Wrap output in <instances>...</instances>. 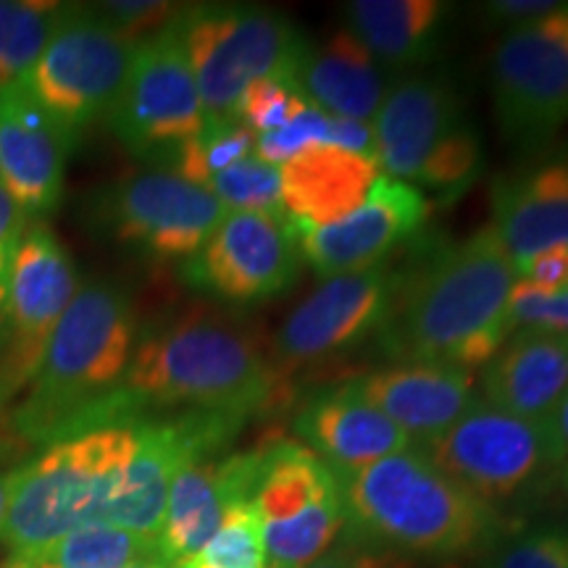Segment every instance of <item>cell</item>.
Instances as JSON below:
<instances>
[{
  "label": "cell",
  "mask_w": 568,
  "mask_h": 568,
  "mask_svg": "<svg viewBox=\"0 0 568 568\" xmlns=\"http://www.w3.org/2000/svg\"><path fill=\"white\" fill-rule=\"evenodd\" d=\"M560 6L558 0H497V3L487 6V13L495 19H506V21H535L539 17H548V13L558 11Z\"/></svg>",
  "instance_id": "43"
},
{
  "label": "cell",
  "mask_w": 568,
  "mask_h": 568,
  "mask_svg": "<svg viewBox=\"0 0 568 568\" xmlns=\"http://www.w3.org/2000/svg\"><path fill=\"white\" fill-rule=\"evenodd\" d=\"M134 424H109L67 437L19 468L0 527V542L9 552L42 548L71 531L109 524L111 503L138 445Z\"/></svg>",
  "instance_id": "5"
},
{
  "label": "cell",
  "mask_w": 568,
  "mask_h": 568,
  "mask_svg": "<svg viewBox=\"0 0 568 568\" xmlns=\"http://www.w3.org/2000/svg\"><path fill=\"white\" fill-rule=\"evenodd\" d=\"M176 30L193 67L205 122H234L243 92L264 77L301 74L311 48L282 13L258 6H195Z\"/></svg>",
  "instance_id": "6"
},
{
  "label": "cell",
  "mask_w": 568,
  "mask_h": 568,
  "mask_svg": "<svg viewBox=\"0 0 568 568\" xmlns=\"http://www.w3.org/2000/svg\"><path fill=\"white\" fill-rule=\"evenodd\" d=\"M138 324L122 287L92 282L63 311L13 426L30 443H61L88 432L90 416L122 387Z\"/></svg>",
  "instance_id": "4"
},
{
  "label": "cell",
  "mask_w": 568,
  "mask_h": 568,
  "mask_svg": "<svg viewBox=\"0 0 568 568\" xmlns=\"http://www.w3.org/2000/svg\"><path fill=\"white\" fill-rule=\"evenodd\" d=\"M264 531L253 503L232 508L222 529L201 552L176 568H266Z\"/></svg>",
  "instance_id": "31"
},
{
  "label": "cell",
  "mask_w": 568,
  "mask_h": 568,
  "mask_svg": "<svg viewBox=\"0 0 568 568\" xmlns=\"http://www.w3.org/2000/svg\"><path fill=\"white\" fill-rule=\"evenodd\" d=\"M98 17L111 24L122 38L130 42L148 40L151 34L161 32L176 19V6L153 3V0H134V3H103L98 6Z\"/></svg>",
  "instance_id": "38"
},
{
  "label": "cell",
  "mask_w": 568,
  "mask_h": 568,
  "mask_svg": "<svg viewBox=\"0 0 568 568\" xmlns=\"http://www.w3.org/2000/svg\"><path fill=\"white\" fill-rule=\"evenodd\" d=\"M77 290L80 276L67 247L42 219H30L13 258L9 301L0 318V400L38 374Z\"/></svg>",
  "instance_id": "12"
},
{
  "label": "cell",
  "mask_w": 568,
  "mask_h": 568,
  "mask_svg": "<svg viewBox=\"0 0 568 568\" xmlns=\"http://www.w3.org/2000/svg\"><path fill=\"white\" fill-rule=\"evenodd\" d=\"M510 332H548L568 335V287L545 293L529 282L516 280L508 301Z\"/></svg>",
  "instance_id": "36"
},
{
  "label": "cell",
  "mask_w": 568,
  "mask_h": 568,
  "mask_svg": "<svg viewBox=\"0 0 568 568\" xmlns=\"http://www.w3.org/2000/svg\"><path fill=\"white\" fill-rule=\"evenodd\" d=\"M335 474L345 527L366 548L450 560L471 556L493 537L495 510L414 447Z\"/></svg>",
  "instance_id": "3"
},
{
  "label": "cell",
  "mask_w": 568,
  "mask_h": 568,
  "mask_svg": "<svg viewBox=\"0 0 568 568\" xmlns=\"http://www.w3.org/2000/svg\"><path fill=\"white\" fill-rule=\"evenodd\" d=\"M226 213L209 187L174 172L134 174L95 201V222L116 243L161 261L195 255Z\"/></svg>",
  "instance_id": "13"
},
{
  "label": "cell",
  "mask_w": 568,
  "mask_h": 568,
  "mask_svg": "<svg viewBox=\"0 0 568 568\" xmlns=\"http://www.w3.org/2000/svg\"><path fill=\"white\" fill-rule=\"evenodd\" d=\"M71 148L74 140L19 82L0 84V184L27 219L55 209Z\"/></svg>",
  "instance_id": "18"
},
{
  "label": "cell",
  "mask_w": 568,
  "mask_h": 568,
  "mask_svg": "<svg viewBox=\"0 0 568 568\" xmlns=\"http://www.w3.org/2000/svg\"><path fill=\"white\" fill-rule=\"evenodd\" d=\"M293 429L301 437V445L335 471L368 466L408 450L414 443L355 387V382L308 397L297 408Z\"/></svg>",
  "instance_id": "21"
},
{
  "label": "cell",
  "mask_w": 568,
  "mask_h": 568,
  "mask_svg": "<svg viewBox=\"0 0 568 568\" xmlns=\"http://www.w3.org/2000/svg\"><path fill=\"white\" fill-rule=\"evenodd\" d=\"M205 187L224 203L226 211L284 213L280 166L261 161L255 153L219 172Z\"/></svg>",
  "instance_id": "33"
},
{
  "label": "cell",
  "mask_w": 568,
  "mask_h": 568,
  "mask_svg": "<svg viewBox=\"0 0 568 568\" xmlns=\"http://www.w3.org/2000/svg\"><path fill=\"white\" fill-rule=\"evenodd\" d=\"M69 11L61 3L0 0V84L21 80L34 67Z\"/></svg>",
  "instance_id": "29"
},
{
  "label": "cell",
  "mask_w": 568,
  "mask_h": 568,
  "mask_svg": "<svg viewBox=\"0 0 568 568\" xmlns=\"http://www.w3.org/2000/svg\"><path fill=\"white\" fill-rule=\"evenodd\" d=\"M311 105L314 103L308 101L297 77H264V80L253 82L243 92L237 109H234V122H240L255 138H261V134H272L287 126L303 111H308Z\"/></svg>",
  "instance_id": "32"
},
{
  "label": "cell",
  "mask_w": 568,
  "mask_h": 568,
  "mask_svg": "<svg viewBox=\"0 0 568 568\" xmlns=\"http://www.w3.org/2000/svg\"><path fill=\"white\" fill-rule=\"evenodd\" d=\"M297 80L316 109L366 124L389 90L382 67L351 30H339L322 48L308 51Z\"/></svg>",
  "instance_id": "26"
},
{
  "label": "cell",
  "mask_w": 568,
  "mask_h": 568,
  "mask_svg": "<svg viewBox=\"0 0 568 568\" xmlns=\"http://www.w3.org/2000/svg\"><path fill=\"white\" fill-rule=\"evenodd\" d=\"M30 219L19 209L9 190L0 184V318H3L6 301H9L13 258H17L21 234Z\"/></svg>",
  "instance_id": "39"
},
{
  "label": "cell",
  "mask_w": 568,
  "mask_h": 568,
  "mask_svg": "<svg viewBox=\"0 0 568 568\" xmlns=\"http://www.w3.org/2000/svg\"><path fill=\"white\" fill-rule=\"evenodd\" d=\"M493 103L503 140L518 151H542L568 122V3L503 34Z\"/></svg>",
  "instance_id": "9"
},
{
  "label": "cell",
  "mask_w": 568,
  "mask_h": 568,
  "mask_svg": "<svg viewBox=\"0 0 568 568\" xmlns=\"http://www.w3.org/2000/svg\"><path fill=\"white\" fill-rule=\"evenodd\" d=\"M389 422L429 443L474 406V376L445 364H400L355 379Z\"/></svg>",
  "instance_id": "22"
},
{
  "label": "cell",
  "mask_w": 568,
  "mask_h": 568,
  "mask_svg": "<svg viewBox=\"0 0 568 568\" xmlns=\"http://www.w3.org/2000/svg\"><path fill=\"white\" fill-rule=\"evenodd\" d=\"M0 568H9V564H6V558H3V560H0Z\"/></svg>",
  "instance_id": "47"
},
{
  "label": "cell",
  "mask_w": 568,
  "mask_h": 568,
  "mask_svg": "<svg viewBox=\"0 0 568 568\" xmlns=\"http://www.w3.org/2000/svg\"><path fill=\"white\" fill-rule=\"evenodd\" d=\"M518 280L493 224L447 245L395 284L382 335L410 364L481 368L510 335L508 301Z\"/></svg>",
  "instance_id": "1"
},
{
  "label": "cell",
  "mask_w": 568,
  "mask_h": 568,
  "mask_svg": "<svg viewBox=\"0 0 568 568\" xmlns=\"http://www.w3.org/2000/svg\"><path fill=\"white\" fill-rule=\"evenodd\" d=\"M426 456L487 508L506 506L552 468L542 422L477 403L426 443Z\"/></svg>",
  "instance_id": "11"
},
{
  "label": "cell",
  "mask_w": 568,
  "mask_h": 568,
  "mask_svg": "<svg viewBox=\"0 0 568 568\" xmlns=\"http://www.w3.org/2000/svg\"><path fill=\"white\" fill-rule=\"evenodd\" d=\"M305 568H410L408 560L395 552L366 548V545L347 542L337 545V548L326 550L322 558H316L314 564Z\"/></svg>",
  "instance_id": "40"
},
{
  "label": "cell",
  "mask_w": 568,
  "mask_h": 568,
  "mask_svg": "<svg viewBox=\"0 0 568 568\" xmlns=\"http://www.w3.org/2000/svg\"><path fill=\"white\" fill-rule=\"evenodd\" d=\"M542 429L545 439H548L550 464L552 468L564 471L568 466V389L556 406H552L550 414L542 418Z\"/></svg>",
  "instance_id": "42"
},
{
  "label": "cell",
  "mask_w": 568,
  "mask_h": 568,
  "mask_svg": "<svg viewBox=\"0 0 568 568\" xmlns=\"http://www.w3.org/2000/svg\"><path fill=\"white\" fill-rule=\"evenodd\" d=\"M126 568H166V566H163L159 558H153V560H140V564H132Z\"/></svg>",
  "instance_id": "45"
},
{
  "label": "cell",
  "mask_w": 568,
  "mask_h": 568,
  "mask_svg": "<svg viewBox=\"0 0 568 568\" xmlns=\"http://www.w3.org/2000/svg\"><path fill=\"white\" fill-rule=\"evenodd\" d=\"M301 240L287 213L230 211L205 245L182 261L190 287L232 303L287 293L301 272Z\"/></svg>",
  "instance_id": "14"
},
{
  "label": "cell",
  "mask_w": 568,
  "mask_h": 568,
  "mask_svg": "<svg viewBox=\"0 0 568 568\" xmlns=\"http://www.w3.org/2000/svg\"><path fill=\"white\" fill-rule=\"evenodd\" d=\"M568 389V335L516 332L485 366L489 406L542 422Z\"/></svg>",
  "instance_id": "25"
},
{
  "label": "cell",
  "mask_w": 568,
  "mask_h": 568,
  "mask_svg": "<svg viewBox=\"0 0 568 568\" xmlns=\"http://www.w3.org/2000/svg\"><path fill=\"white\" fill-rule=\"evenodd\" d=\"M17 479H19V468L0 474V527H3L6 514H9V506H11V497H13V487H17Z\"/></svg>",
  "instance_id": "44"
},
{
  "label": "cell",
  "mask_w": 568,
  "mask_h": 568,
  "mask_svg": "<svg viewBox=\"0 0 568 568\" xmlns=\"http://www.w3.org/2000/svg\"><path fill=\"white\" fill-rule=\"evenodd\" d=\"M429 203L414 184L379 174L372 193L351 216L324 226L295 224L303 261L324 280L379 266L426 222Z\"/></svg>",
  "instance_id": "17"
},
{
  "label": "cell",
  "mask_w": 568,
  "mask_h": 568,
  "mask_svg": "<svg viewBox=\"0 0 568 568\" xmlns=\"http://www.w3.org/2000/svg\"><path fill=\"white\" fill-rule=\"evenodd\" d=\"M255 458L251 503L264 531L268 566L314 564L345 527L337 474L316 453L287 437L258 445Z\"/></svg>",
  "instance_id": "7"
},
{
  "label": "cell",
  "mask_w": 568,
  "mask_h": 568,
  "mask_svg": "<svg viewBox=\"0 0 568 568\" xmlns=\"http://www.w3.org/2000/svg\"><path fill=\"white\" fill-rule=\"evenodd\" d=\"M243 424L240 418L203 410H184L166 422L134 424L138 445L122 487L111 503V527L159 537L176 474L184 466L216 456Z\"/></svg>",
  "instance_id": "15"
},
{
  "label": "cell",
  "mask_w": 568,
  "mask_h": 568,
  "mask_svg": "<svg viewBox=\"0 0 568 568\" xmlns=\"http://www.w3.org/2000/svg\"><path fill=\"white\" fill-rule=\"evenodd\" d=\"M560 481H564V489H566V495H568V466L564 468V471H560Z\"/></svg>",
  "instance_id": "46"
},
{
  "label": "cell",
  "mask_w": 568,
  "mask_h": 568,
  "mask_svg": "<svg viewBox=\"0 0 568 568\" xmlns=\"http://www.w3.org/2000/svg\"><path fill=\"white\" fill-rule=\"evenodd\" d=\"M255 447L226 458H209L184 466L172 481L163 514V527L155 537L159 560L176 568L216 537L232 508L251 503L255 485Z\"/></svg>",
  "instance_id": "19"
},
{
  "label": "cell",
  "mask_w": 568,
  "mask_h": 568,
  "mask_svg": "<svg viewBox=\"0 0 568 568\" xmlns=\"http://www.w3.org/2000/svg\"><path fill=\"white\" fill-rule=\"evenodd\" d=\"M105 119L116 138L138 155L172 159L203 130L201 92L176 19L134 45L124 88Z\"/></svg>",
  "instance_id": "10"
},
{
  "label": "cell",
  "mask_w": 568,
  "mask_h": 568,
  "mask_svg": "<svg viewBox=\"0 0 568 568\" xmlns=\"http://www.w3.org/2000/svg\"><path fill=\"white\" fill-rule=\"evenodd\" d=\"M255 151V134L240 122H205L203 130L176 151L174 174L205 187L213 176Z\"/></svg>",
  "instance_id": "30"
},
{
  "label": "cell",
  "mask_w": 568,
  "mask_h": 568,
  "mask_svg": "<svg viewBox=\"0 0 568 568\" xmlns=\"http://www.w3.org/2000/svg\"><path fill=\"white\" fill-rule=\"evenodd\" d=\"M493 230L516 274L539 253L568 245V159L542 163L495 187Z\"/></svg>",
  "instance_id": "24"
},
{
  "label": "cell",
  "mask_w": 568,
  "mask_h": 568,
  "mask_svg": "<svg viewBox=\"0 0 568 568\" xmlns=\"http://www.w3.org/2000/svg\"><path fill=\"white\" fill-rule=\"evenodd\" d=\"M266 568H282V566H266Z\"/></svg>",
  "instance_id": "48"
},
{
  "label": "cell",
  "mask_w": 568,
  "mask_h": 568,
  "mask_svg": "<svg viewBox=\"0 0 568 568\" xmlns=\"http://www.w3.org/2000/svg\"><path fill=\"white\" fill-rule=\"evenodd\" d=\"M335 124L337 116H329V113L311 105L308 111H303L282 130L255 138L253 153L272 166H282L284 161L295 159L308 145H335Z\"/></svg>",
  "instance_id": "35"
},
{
  "label": "cell",
  "mask_w": 568,
  "mask_h": 568,
  "mask_svg": "<svg viewBox=\"0 0 568 568\" xmlns=\"http://www.w3.org/2000/svg\"><path fill=\"white\" fill-rule=\"evenodd\" d=\"M481 169V140L471 124L464 122L439 142L424 161L416 184L432 190H458L477 180Z\"/></svg>",
  "instance_id": "34"
},
{
  "label": "cell",
  "mask_w": 568,
  "mask_h": 568,
  "mask_svg": "<svg viewBox=\"0 0 568 568\" xmlns=\"http://www.w3.org/2000/svg\"><path fill=\"white\" fill-rule=\"evenodd\" d=\"M466 122L460 98L439 77H406L372 119L374 161L385 176L414 184L429 153Z\"/></svg>",
  "instance_id": "20"
},
{
  "label": "cell",
  "mask_w": 568,
  "mask_h": 568,
  "mask_svg": "<svg viewBox=\"0 0 568 568\" xmlns=\"http://www.w3.org/2000/svg\"><path fill=\"white\" fill-rule=\"evenodd\" d=\"M395 284L387 266L324 280L276 332V368L290 372L316 364L382 332L393 308Z\"/></svg>",
  "instance_id": "16"
},
{
  "label": "cell",
  "mask_w": 568,
  "mask_h": 568,
  "mask_svg": "<svg viewBox=\"0 0 568 568\" xmlns=\"http://www.w3.org/2000/svg\"><path fill=\"white\" fill-rule=\"evenodd\" d=\"M119 395L134 416L145 406H184L245 422L280 408L287 385L243 324L190 311L134 339Z\"/></svg>",
  "instance_id": "2"
},
{
  "label": "cell",
  "mask_w": 568,
  "mask_h": 568,
  "mask_svg": "<svg viewBox=\"0 0 568 568\" xmlns=\"http://www.w3.org/2000/svg\"><path fill=\"white\" fill-rule=\"evenodd\" d=\"M439 0H355L345 6L347 30L364 42L379 67H418L437 51L445 21Z\"/></svg>",
  "instance_id": "27"
},
{
  "label": "cell",
  "mask_w": 568,
  "mask_h": 568,
  "mask_svg": "<svg viewBox=\"0 0 568 568\" xmlns=\"http://www.w3.org/2000/svg\"><path fill=\"white\" fill-rule=\"evenodd\" d=\"M134 42L122 38L95 11L71 9L21 80V88L71 140L95 124L124 88Z\"/></svg>",
  "instance_id": "8"
},
{
  "label": "cell",
  "mask_w": 568,
  "mask_h": 568,
  "mask_svg": "<svg viewBox=\"0 0 568 568\" xmlns=\"http://www.w3.org/2000/svg\"><path fill=\"white\" fill-rule=\"evenodd\" d=\"M284 213L301 226H324L361 209L379 180L374 155L339 145H308L280 166Z\"/></svg>",
  "instance_id": "23"
},
{
  "label": "cell",
  "mask_w": 568,
  "mask_h": 568,
  "mask_svg": "<svg viewBox=\"0 0 568 568\" xmlns=\"http://www.w3.org/2000/svg\"><path fill=\"white\" fill-rule=\"evenodd\" d=\"M518 280L529 282L531 287L545 290V293H560L568 287V245L550 247V251L535 255Z\"/></svg>",
  "instance_id": "41"
},
{
  "label": "cell",
  "mask_w": 568,
  "mask_h": 568,
  "mask_svg": "<svg viewBox=\"0 0 568 568\" xmlns=\"http://www.w3.org/2000/svg\"><path fill=\"white\" fill-rule=\"evenodd\" d=\"M493 568H568V531L539 527L508 539L495 552Z\"/></svg>",
  "instance_id": "37"
},
{
  "label": "cell",
  "mask_w": 568,
  "mask_h": 568,
  "mask_svg": "<svg viewBox=\"0 0 568 568\" xmlns=\"http://www.w3.org/2000/svg\"><path fill=\"white\" fill-rule=\"evenodd\" d=\"M153 558H159L153 537L98 524V527L71 531L42 548L9 552L6 564L9 568H126Z\"/></svg>",
  "instance_id": "28"
}]
</instances>
